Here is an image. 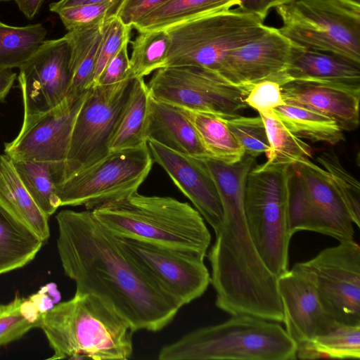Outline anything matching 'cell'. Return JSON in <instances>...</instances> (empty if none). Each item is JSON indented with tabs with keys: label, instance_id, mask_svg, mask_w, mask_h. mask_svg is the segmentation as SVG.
<instances>
[{
	"label": "cell",
	"instance_id": "22",
	"mask_svg": "<svg viewBox=\"0 0 360 360\" xmlns=\"http://www.w3.org/2000/svg\"><path fill=\"white\" fill-rule=\"evenodd\" d=\"M0 209L44 243L49 238V217L37 206L5 153L0 155Z\"/></svg>",
	"mask_w": 360,
	"mask_h": 360
},
{
	"label": "cell",
	"instance_id": "23",
	"mask_svg": "<svg viewBox=\"0 0 360 360\" xmlns=\"http://www.w3.org/2000/svg\"><path fill=\"white\" fill-rule=\"evenodd\" d=\"M103 22L79 27L65 35L71 46L72 79L67 98L79 97L94 84Z\"/></svg>",
	"mask_w": 360,
	"mask_h": 360
},
{
	"label": "cell",
	"instance_id": "19",
	"mask_svg": "<svg viewBox=\"0 0 360 360\" xmlns=\"http://www.w3.org/2000/svg\"><path fill=\"white\" fill-rule=\"evenodd\" d=\"M285 103L326 115L342 131H352L359 124L360 86L314 81H292L281 85Z\"/></svg>",
	"mask_w": 360,
	"mask_h": 360
},
{
	"label": "cell",
	"instance_id": "2",
	"mask_svg": "<svg viewBox=\"0 0 360 360\" xmlns=\"http://www.w3.org/2000/svg\"><path fill=\"white\" fill-rule=\"evenodd\" d=\"M39 327L53 354L50 359L127 360L133 353L129 323L90 293H75L42 313Z\"/></svg>",
	"mask_w": 360,
	"mask_h": 360
},
{
	"label": "cell",
	"instance_id": "47",
	"mask_svg": "<svg viewBox=\"0 0 360 360\" xmlns=\"http://www.w3.org/2000/svg\"><path fill=\"white\" fill-rule=\"evenodd\" d=\"M11 0H0V2L9 1Z\"/></svg>",
	"mask_w": 360,
	"mask_h": 360
},
{
	"label": "cell",
	"instance_id": "10",
	"mask_svg": "<svg viewBox=\"0 0 360 360\" xmlns=\"http://www.w3.org/2000/svg\"><path fill=\"white\" fill-rule=\"evenodd\" d=\"M290 231L320 233L338 241L354 240L353 221L326 178L324 169L309 158L291 165Z\"/></svg>",
	"mask_w": 360,
	"mask_h": 360
},
{
	"label": "cell",
	"instance_id": "35",
	"mask_svg": "<svg viewBox=\"0 0 360 360\" xmlns=\"http://www.w3.org/2000/svg\"><path fill=\"white\" fill-rule=\"evenodd\" d=\"M316 161L345 205L353 223L360 226V186L359 181L342 165L334 150L316 156Z\"/></svg>",
	"mask_w": 360,
	"mask_h": 360
},
{
	"label": "cell",
	"instance_id": "41",
	"mask_svg": "<svg viewBox=\"0 0 360 360\" xmlns=\"http://www.w3.org/2000/svg\"><path fill=\"white\" fill-rule=\"evenodd\" d=\"M169 0H124L117 16L124 24L132 26L147 13Z\"/></svg>",
	"mask_w": 360,
	"mask_h": 360
},
{
	"label": "cell",
	"instance_id": "32",
	"mask_svg": "<svg viewBox=\"0 0 360 360\" xmlns=\"http://www.w3.org/2000/svg\"><path fill=\"white\" fill-rule=\"evenodd\" d=\"M266 131L269 149L266 162L292 165L304 158H312V149L292 134L280 120L274 110L259 114Z\"/></svg>",
	"mask_w": 360,
	"mask_h": 360
},
{
	"label": "cell",
	"instance_id": "16",
	"mask_svg": "<svg viewBox=\"0 0 360 360\" xmlns=\"http://www.w3.org/2000/svg\"><path fill=\"white\" fill-rule=\"evenodd\" d=\"M294 44L271 27L255 39L231 51L215 72L229 83L250 89L264 80L281 86Z\"/></svg>",
	"mask_w": 360,
	"mask_h": 360
},
{
	"label": "cell",
	"instance_id": "28",
	"mask_svg": "<svg viewBox=\"0 0 360 360\" xmlns=\"http://www.w3.org/2000/svg\"><path fill=\"white\" fill-rule=\"evenodd\" d=\"M183 110L195 127L210 157L228 164L235 163L242 159L245 155L244 149L221 117Z\"/></svg>",
	"mask_w": 360,
	"mask_h": 360
},
{
	"label": "cell",
	"instance_id": "20",
	"mask_svg": "<svg viewBox=\"0 0 360 360\" xmlns=\"http://www.w3.org/2000/svg\"><path fill=\"white\" fill-rule=\"evenodd\" d=\"M145 136L174 151L193 157L210 156L193 123L179 107L150 97Z\"/></svg>",
	"mask_w": 360,
	"mask_h": 360
},
{
	"label": "cell",
	"instance_id": "3",
	"mask_svg": "<svg viewBox=\"0 0 360 360\" xmlns=\"http://www.w3.org/2000/svg\"><path fill=\"white\" fill-rule=\"evenodd\" d=\"M115 236L204 258L210 244L205 220L188 202L136 192L91 210Z\"/></svg>",
	"mask_w": 360,
	"mask_h": 360
},
{
	"label": "cell",
	"instance_id": "33",
	"mask_svg": "<svg viewBox=\"0 0 360 360\" xmlns=\"http://www.w3.org/2000/svg\"><path fill=\"white\" fill-rule=\"evenodd\" d=\"M131 44L132 52L129 58L134 78H143L164 67L171 46L166 30L139 32Z\"/></svg>",
	"mask_w": 360,
	"mask_h": 360
},
{
	"label": "cell",
	"instance_id": "5",
	"mask_svg": "<svg viewBox=\"0 0 360 360\" xmlns=\"http://www.w3.org/2000/svg\"><path fill=\"white\" fill-rule=\"evenodd\" d=\"M291 166L256 165L246 181L244 210L255 248L276 278L288 270Z\"/></svg>",
	"mask_w": 360,
	"mask_h": 360
},
{
	"label": "cell",
	"instance_id": "1",
	"mask_svg": "<svg viewBox=\"0 0 360 360\" xmlns=\"http://www.w3.org/2000/svg\"><path fill=\"white\" fill-rule=\"evenodd\" d=\"M56 245L75 293H90L122 316L134 332H157L181 307L133 260L119 238L96 219L91 210L59 212Z\"/></svg>",
	"mask_w": 360,
	"mask_h": 360
},
{
	"label": "cell",
	"instance_id": "38",
	"mask_svg": "<svg viewBox=\"0 0 360 360\" xmlns=\"http://www.w3.org/2000/svg\"><path fill=\"white\" fill-rule=\"evenodd\" d=\"M56 13L68 31L96 24L117 15L114 3L110 1L65 7Z\"/></svg>",
	"mask_w": 360,
	"mask_h": 360
},
{
	"label": "cell",
	"instance_id": "34",
	"mask_svg": "<svg viewBox=\"0 0 360 360\" xmlns=\"http://www.w3.org/2000/svg\"><path fill=\"white\" fill-rule=\"evenodd\" d=\"M43 311L36 295L25 299L16 295L8 304H0V347L39 327Z\"/></svg>",
	"mask_w": 360,
	"mask_h": 360
},
{
	"label": "cell",
	"instance_id": "17",
	"mask_svg": "<svg viewBox=\"0 0 360 360\" xmlns=\"http://www.w3.org/2000/svg\"><path fill=\"white\" fill-rule=\"evenodd\" d=\"M277 288L283 322L296 346L340 325L325 310L310 273L297 263L277 277Z\"/></svg>",
	"mask_w": 360,
	"mask_h": 360
},
{
	"label": "cell",
	"instance_id": "37",
	"mask_svg": "<svg viewBox=\"0 0 360 360\" xmlns=\"http://www.w3.org/2000/svg\"><path fill=\"white\" fill-rule=\"evenodd\" d=\"M131 29L132 26L124 24L117 16L104 21L94 84L107 63L118 53L122 46L125 43L130 42Z\"/></svg>",
	"mask_w": 360,
	"mask_h": 360
},
{
	"label": "cell",
	"instance_id": "44",
	"mask_svg": "<svg viewBox=\"0 0 360 360\" xmlns=\"http://www.w3.org/2000/svg\"><path fill=\"white\" fill-rule=\"evenodd\" d=\"M17 74L11 69L0 70V102H4L12 88Z\"/></svg>",
	"mask_w": 360,
	"mask_h": 360
},
{
	"label": "cell",
	"instance_id": "45",
	"mask_svg": "<svg viewBox=\"0 0 360 360\" xmlns=\"http://www.w3.org/2000/svg\"><path fill=\"white\" fill-rule=\"evenodd\" d=\"M24 15L32 20L39 12L45 0H14Z\"/></svg>",
	"mask_w": 360,
	"mask_h": 360
},
{
	"label": "cell",
	"instance_id": "30",
	"mask_svg": "<svg viewBox=\"0 0 360 360\" xmlns=\"http://www.w3.org/2000/svg\"><path fill=\"white\" fill-rule=\"evenodd\" d=\"M46 35L41 23L15 27L0 21V70L20 68L36 53Z\"/></svg>",
	"mask_w": 360,
	"mask_h": 360
},
{
	"label": "cell",
	"instance_id": "18",
	"mask_svg": "<svg viewBox=\"0 0 360 360\" xmlns=\"http://www.w3.org/2000/svg\"><path fill=\"white\" fill-rule=\"evenodd\" d=\"M147 145L153 160L164 169L216 234L221 227L224 212L217 187L205 166L196 157L155 141H148Z\"/></svg>",
	"mask_w": 360,
	"mask_h": 360
},
{
	"label": "cell",
	"instance_id": "43",
	"mask_svg": "<svg viewBox=\"0 0 360 360\" xmlns=\"http://www.w3.org/2000/svg\"><path fill=\"white\" fill-rule=\"evenodd\" d=\"M110 1L114 3L115 9L117 14L118 11L124 0H59L49 5V10L56 13L61 8L75 5L94 4Z\"/></svg>",
	"mask_w": 360,
	"mask_h": 360
},
{
	"label": "cell",
	"instance_id": "27",
	"mask_svg": "<svg viewBox=\"0 0 360 360\" xmlns=\"http://www.w3.org/2000/svg\"><path fill=\"white\" fill-rule=\"evenodd\" d=\"M44 242L0 209V275L20 269L32 261Z\"/></svg>",
	"mask_w": 360,
	"mask_h": 360
},
{
	"label": "cell",
	"instance_id": "11",
	"mask_svg": "<svg viewBox=\"0 0 360 360\" xmlns=\"http://www.w3.org/2000/svg\"><path fill=\"white\" fill-rule=\"evenodd\" d=\"M147 85L153 98L188 110L231 117L248 107L245 99L250 89L233 85L203 68H162Z\"/></svg>",
	"mask_w": 360,
	"mask_h": 360
},
{
	"label": "cell",
	"instance_id": "9",
	"mask_svg": "<svg viewBox=\"0 0 360 360\" xmlns=\"http://www.w3.org/2000/svg\"><path fill=\"white\" fill-rule=\"evenodd\" d=\"M135 78L89 89L76 116L56 185L103 159L129 100Z\"/></svg>",
	"mask_w": 360,
	"mask_h": 360
},
{
	"label": "cell",
	"instance_id": "13",
	"mask_svg": "<svg viewBox=\"0 0 360 360\" xmlns=\"http://www.w3.org/2000/svg\"><path fill=\"white\" fill-rule=\"evenodd\" d=\"M137 265L181 307L200 297L210 283L204 258L118 237Z\"/></svg>",
	"mask_w": 360,
	"mask_h": 360
},
{
	"label": "cell",
	"instance_id": "46",
	"mask_svg": "<svg viewBox=\"0 0 360 360\" xmlns=\"http://www.w3.org/2000/svg\"><path fill=\"white\" fill-rule=\"evenodd\" d=\"M349 4H352L353 5L360 6V0H341Z\"/></svg>",
	"mask_w": 360,
	"mask_h": 360
},
{
	"label": "cell",
	"instance_id": "8",
	"mask_svg": "<svg viewBox=\"0 0 360 360\" xmlns=\"http://www.w3.org/2000/svg\"><path fill=\"white\" fill-rule=\"evenodd\" d=\"M153 162L147 143L110 151L101 160L56 184L60 207L83 205L93 210L138 192Z\"/></svg>",
	"mask_w": 360,
	"mask_h": 360
},
{
	"label": "cell",
	"instance_id": "15",
	"mask_svg": "<svg viewBox=\"0 0 360 360\" xmlns=\"http://www.w3.org/2000/svg\"><path fill=\"white\" fill-rule=\"evenodd\" d=\"M87 91L79 97L67 98L53 109L24 120L18 136L4 144L5 154L13 160L51 163L56 183L67 156L76 116Z\"/></svg>",
	"mask_w": 360,
	"mask_h": 360
},
{
	"label": "cell",
	"instance_id": "36",
	"mask_svg": "<svg viewBox=\"0 0 360 360\" xmlns=\"http://www.w3.org/2000/svg\"><path fill=\"white\" fill-rule=\"evenodd\" d=\"M222 119L244 149L245 154L257 158L262 153L268 152L269 143L266 128L260 116L237 115Z\"/></svg>",
	"mask_w": 360,
	"mask_h": 360
},
{
	"label": "cell",
	"instance_id": "25",
	"mask_svg": "<svg viewBox=\"0 0 360 360\" xmlns=\"http://www.w3.org/2000/svg\"><path fill=\"white\" fill-rule=\"evenodd\" d=\"M274 110L283 124L301 139L330 146L345 141L343 131L336 122L320 112L288 103Z\"/></svg>",
	"mask_w": 360,
	"mask_h": 360
},
{
	"label": "cell",
	"instance_id": "39",
	"mask_svg": "<svg viewBox=\"0 0 360 360\" xmlns=\"http://www.w3.org/2000/svg\"><path fill=\"white\" fill-rule=\"evenodd\" d=\"M245 101L248 107L257 110L259 114L274 110L285 103L280 84L268 79L252 85Z\"/></svg>",
	"mask_w": 360,
	"mask_h": 360
},
{
	"label": "cell",
	"instance_id": "4",
	"mask_svg": "<svg viewBox=\"0 0 360 360\" xmlns=\"http://www.w3.org/2000/svg\"><path fill=\"white\" fill-rule=\"evenodd\" d=\"M297 346L274 321L240 314L163 347L160 360H294Z\"/></svg>",
	"mask_w": 360,
	"mask_h": 360
},
{
	"label": "cell",
	"instance_id": "7",
	"mask_svg": "<svg viewBox=\"0 0 360 360\" xmlns=\"http://www.w3.org/2000/svg\"><path fill=\"white\" fill-rule=\"evenodd\" d=\"M275 9L279 32L294 44L360 64V6L341 0H291Z\"/></svg>",
	"mask_w": 360,
	"mask_h": 360
},
{
	"label": "cell",
	"instance_id": "21",
	"mask_svg": "<svg viewBox=\"0 0 360 360\" xmlns=\"http://www.w3.org/2000/svg\"><path fill=\"white\" fill-rule=\"evenodd\" d=\"M292 81L360 86V64L294 44L281 85Z\"/></svg>",
	"mask_w": 360,
	"mask_h": 360
},
{
	"label": "cell",
	"instance_id": "26",
	"mask_svg": "<svg viewBox=\"0 0 360 360\" xmlns=\"http://www.w3.org/2000/svg\"><path fill=\"white\" fill-rule=\"evenodd\" d=\"M150 93L143 78H135L129 100L110 143V152L146 144Z\"/></svg>",
	"mask_w": 360,
	"mask_h": 360
},
{
	"label": "cell",
	"instance_id": "14",
	"mask_svg": "<svg viewBox=\"0 0 360 360\" xmlns=\"http://www.w3.org/2000/svg\"><path fill=\"white\" fill-rule=\"evenodd\" d=\"M71 46L65 36L44 40L20 68L23 121L45 113L67 98L72 79Z\"/></svg>",
	"mask_w": 360,
	"mask_h": 360
},
{
	"label": "cell",
	"instance_id": "12",
	"mask_svg": "<svg viewBox=\"0 0 360 360\" xmlns=\"http://www.w3.org/2000/svg\"><path fill=\"white\" fill-rule=\"evenodd\" d=\"M311 275L322 304L340 325L360 324V247L354 240L297 263Z\"/></svg>",
	"mask_w": 360,
	"mask_h": 360
},
{
	"label": "cell",
	"instance_id": "42",
	"mask_svg": "<svg viewBox=\"0 0 360 360\" xmlns=\"http://www.w3.org/2000/svg\"><path fill=\"white\" fill-rule=\"evenodd\" d=\"M291 0H240L239 8L264 20L269 11Z\"/></svg>",
	"mask_w": 360,
	"mask_h": 360
},
{
	"label": "cell",
	"instance_id": "31",
	"mask_svg": "<svg viewBox=\"0 0 360 360\" xmlns=\"http://www.w3.org/2000/svg\"><path fill=\"white\" fill-rule=\"evenodd\" d=\"M11 161L32 200L39 210L49 218L60 207L52 174V165L46 162L30 160Z\"/></svg>",
	"mask_w": 360,
	"mask_h": 360
},
{
	"label": "cell",
	"instance_id": "40",
	"mask_svg": "<svg viewBox=\"0 0 360 360\" xmlns=\"http://www.w3.org/2000/svg\"><path fill=\"white\" fill-rule=\"evenodd\" d=\"M129 43H125L118 53L107 63L93 86L112 85L134 78L128 54Z\"/></svg>",
	"mask_w": 360,
	"mask_h": 360
},
{
	"label": "cell",
	"instance_id": "24",
	"mask_svg": "<svg viewBox=\"0 0 360 360\" xmlns=\"http://www.w3.org/2000/svg\"><path fill=\"white\" fill-rule=\"evenodd\" d=\"M239 6L240 0H169L147 13L132 27L138 32L166 30L204 15Z\"/></svg>",
	"mask_w": 360,
	"mask_h": 360
},
{
	"label": "cell",
	"instance_id": "6",
	"mask_svg": "<svg viewBox=\"0 0 360 360\" xmlns=\"http://www.w3.org/2000/svg\"><path fill=\"white\" fill-rule=\"evenodd\" d=\"M264 22L235 7L174 25L166 29L171 46L163 68L195 66L215 72L231 51L269 29Z\"/></svg>",
	"mask_w": 360,
	"mask_h": 360
},
{
	"label": "cell",
	"instance_id": "29",
	"mask_svg": "<svg viewBox=\"0 0 360 360\" xmlns=\"http://www.w3.org/2000/svg\"><path fill=\"white\" fill-rule=\"evenodd\" d=\"M300 359L360 358V324L338 325L329 332L297 346Z\"/></svg>",
	"mask_w": 360,
	"mask_h": 360
}]
</instances>
